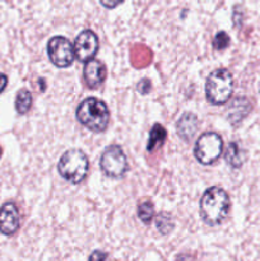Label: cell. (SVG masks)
I'll use <instances>...</instances> for the list:
<instances>
[{
	"mask_svg": "<svg viewBox=\"0 0 260 261\" xmlns=\"http://www.w3.org/2000/svg\"><path fill=\"white\" fill-rule=\"evenodd\" d=\"M88 261H110L109 255L105 251H99V250H96L91 254V256L88 257Z\"/></svg>",
	"mask_w": 260,
	"mask_h": 261,
	"instance_id": "ffe728a7",
	"label": "cell"
},
{
	"mask_svg": "<svg viewBox=\"0 0 260 261\" xmlns=\"http://www.w3.org/2000/svg\"><path fill=\"white\" fill-rule=\"evenodd\" d=\"M74 54L79 61L92 60L96 56L99 47V41L96 33L92 30H84L76 36L74 41Z\"/></svg>",
	"mask_w": 260,
	"mask_h": 261,
	"instance_id": "ba28073f",
	"label": "cell"
},
{
	"mask_svg": "<svg viewBox=\"0 0 260 261\" xmlns=\"http://www.w3.org/2000/svg\"><path fill=\"white\" fill-rule=\"evenodd\" d=\"M107 75V69L105 64L99 60L87 61L83 68V78L87 87L91 89H96L105 82Z\"/></svg>",
	"mask_w": 260,
	"mask_h": 261,
	"instance_id": "30bf717a",
	"label": "cell"
},
{
	"mask_svg": "<svg viewBox=\"0 0 260 261\" xmlns=\"http://www.w3.org/2000/svg\"><path fill=\"white\" fill-rule=\"evenodd\" d=\"M0 157H2V147H0Z\"/></svg>",
	"mask_w": 260,
	"mask_h": 261,
	"instance_id": "603a6c76",
	"label": "cell"
},
{
	"mask_svg": "<svg viewBox=\"0 0 260 261\" xmlns=\"http://www.w3.org/2000/svg\"><path fill=\"white\" fill-rule=\"evenodd\" d=\"M122 2H124V0H99V3H101L105 8H107V9H114V8L119 7Z\"/></svg>",
	"mask_w": 260,
	"mask_h": 261,
	"instance_id": "44dd1931",
	"label": "cell"
},
{
	"mask_svg": "<svg viewBox=\"0 0 260 261\" xmlns=\"http://www.w3.org/2000/svg\"><path fill=\"white\" fill-rule=\"evenodd\" d=\"M198 116H196L195 114H193V112H185L184 115H181L177 124H176L177 135L186 143L190 142V140L195 137L196 132H198Z\"/></svg>",
	"mask_w": 260,
	"mask_h": 261,
	"instance_id": "8fae6325",
	"label": "cell"
},
{
	"mask_svg": "<svg viewBox=\"0 0 260 261\" xmlns=\"http://www.w3.org/2000/svg\"><path fill=\"white\" fill-rule=\"evenodd\" d=\"M88 170V157L81 149L66 150L58 163V171L61 177L74 185H78L87 177Z\"/></svg>",
	"mask_w": 260,
	"mask_h": 261,
	"instance_id": "3957f363",
	"label": "cell"
},
{
	"mask_svg": "<svg viewBox=\"0 0 260 261\" xmlns=\"http://www.w3.org/2000/svg\"><path fill=\"white\" fill-rule=\"evenodd\" d=\"M154 205L152 201H144L138 205V217L144 224H150L153 217H154Z\"/></svg>",
	"mask_w": 260,
	"mask_h": 261,
	"instance_id": "e0dca14e",
	"label": "cell"
},
{
	"mask_svg": "<svg viewBox=\"0 0 260 261\" xmlns=\"http://www.w3.org/2000/svg\"><path fill=\"white\" fill-rule=\"evenodd\" d=\"M233 92V78L227 69L221 68L212 71L205 83L206 99L214 106L223 105L231 98Z\"/></svg>",
	"mask_w": 260,
	"mask_h": 261,
	"instance_id": "277c9868",
	"label": "cell"
},
{
	"mask_svg": "<svg viewBox=\"0 0 260 261\" xmlns=\"http://www.w3.org/2000/svg\"><path fill=\"white\" fill-rule=\"evenodd\" d=\"M229 196L219 186L206 189L199 203L200 217L208 226H218L229 213Z\"/></svg>",
	"mask_w": 260,
	"mask_h": 261,
	"instance_id": "6da1fadb",
	"label": "cell"
},
{
	"mask_svg": "<svg viewBox=\"0 0 260 261\" xmlns=\"http://www.w3.org/2000/svg\"><path fill=\"white\" fill-rule=\"evenodd\" d=\"M99 167L102 172L111 178H120L129 170L126 154L124 153L121 147L114 144L109 145L102 152L99 158Z\"/></svg>",
	"mask_w": 260,
	"mask_h": 261,
	"instance_id": "8992f818",
	"label": "cell"
},
{
	"mask_svg": "<svg viewBox=\"0 0 260 261\" xmlns=\"http://www.w3.org/2000/svg\"><path fill=\"white\" fill-rule=\"evenodd\" d=\"M223 152V140L221 135L214 132H208L198 138L194 147V155L199 163L209 166L216 162Z\"/></svg>",
	"mask_w": 260,
	"mask_h": 261,
	"instance_id": "5b68a950",
	"label": "cell"
},
{
	"mask_svg": "<svg viewBox=\"0 0 260 261\" xmlns=\"http://www.w3.org/2000/svg\"><path fill=\"white\" fill-rule=\"evenodd\" d=\"M224 160L232 168H240L244 165L245 152L237 142H231L224 153Z\"/></svg>",
	"mask_w": 260,
	"mask_h": 261,
	"instance_id": "4fadbf2b",
	"label": "cell"
},
{
	"mask_svg": "<svg viewBox=\"0 0 260 261\" xmlns=\"http://www.w3.org/2000/svg\"><path fill=\"white\" fill-rule=\"evenodd\" d=\"M155 227H157L160 233L168 234L175 228V223H173L172 217L167 212H162V213L155 217Z\"/></svg>",
	"mask_w": 260,
	"mask_h": 261,
	"instance_id": "2e32d148",
	"label": "cell"
},
{
	"mask_svg": "<svg viewBox=\"0 0 260 261\" xmlns=\"http://www.w3.org/2000/svg\"><path fill=\"white\" fill-rule=\"evenodd\" d=\"M32 107V94L27 89H20L15 97V110L18 114L24 115Z\"/></svg>",
	"mask_w": 260,
	"mask_h": 261,
	"instance_id": "9a60e30c",
	"label": "cell"
},
{
	"mask_svg": "<svg viewBox=\"0 0 260 261\" xmlns=\"http://www.w3.org/2000/svg\"><path fill=\"white\" fill-rule=\"evenodd\" d=\"M250 110H251V103L249 99L245 97H237L228 107V114H227L228 121L236 126L249 115Z\"/></svg>",
	"mask_w": 260,
	"mask_h": 261,
	"instance_id": "7c38bea8",
	"label": "cell"
},
{
	"mask_svg": "<svg viewBox=\"0 0 260 261\" xmlns=\"http://www.w3.org/2000/svg\"><path fill=\"white\" fill-rule=\"evenodd\" d=\"M47 55L51 63L58 68H68L73 64L75 58L74 46L64 36H55L48 40Z\"/></svg>",
	"mask_w": 260,
	"mask_h": 261,
	"instance_id": "52a82bcc",
	"label": "cell"
},
{
	"mask_svg": "<svg viewBox=\"0 0 260 261\" xmlns=\"http://www.w3.org/2000/svg\"><path fill=\"white\" fill-rule=\"evenodd\" d=\"M75 116L83 126L94 133L105 132L110 122L109 107L96 97L84 99L76 109Z\"/></svg>",
	"mask_w": 260,
	"mask_h": 261,
	"instance_id": "7a4b0ae2",
	"label": "cell"
},
{
	"mask_svg": "<svg viewBox=\"0 0 260 261\" xmlns=\"http://www.w3.org/2000/svg\"><path fill=\"white\" fill-rule=\"evenodd\" d=\"M166 137H167V132H166L165 127L161 124H154L153 127L149 132V138H148V144H147V150L149 153L154 152L157 148L162 147V144L165 143Z\"/></svg>",
	"mask_w": 260,
	"mask_h": 261,
	"instance_id": "5bb4252c",
	"label": "cell"
},
{
	"mask_svg": "<svg viewBox=\"0 0 260 261\" xmlns=\"http://www.w3.org/2000/svg\"><path fill=\"white\" fill-rule=\"evenodd\" d=\"M229 46V36L226 32L221 31L213 38V47L216 50H224Z\"/></svg>",
	"mask_w": 260,
	"mask_h": 261,
	"instance_id": "ac0fdd59",
	"label": "cell"
},
{
	"mask_svg": "<svg viewBox=\"0 0 260 261\" xmlns=\"http://www.w3.org/2000/svg\"><path fill=\"white\" fill-rule=\"evenodd\" d=\"M20 227V216L17 205L12 201L0 208V233L13 236Z\"/></svg>",
	"mask_w": 260,
	"mask_h": 261,
	"instance_id": "9c48e42d",
	"label": "cell"
},
{
	"mask_svg": "<svg viewBox=\"0 0 260 261\" xmlns=\"http://www.w3.org/2000/svg\"><path fill=\"white\" fill-rule=\"evenodd\" d=\"M7 84H8V76L5 75V74L0 73V93L4 91L5 87H7Z\"/></svg>",
	"mask_w": 260,
	"mask_h": 261,
	"instance_id": "7402d4cb",
	"label": "cell"
},
{
	"mask_svg": "<svg viewBox=\"0 0 260 261\" xmlns=\"http://www.w3.org/2000/svg\"><path fill=\"white\" fill-rule=\"evenodd\" d=\"M150 88H152V83H150L149 79H147V78L142 79V81H140L139 83H138V86H137L138 92H139V93H142V94L149 93Z\"/></svg>",
	"mask_w": 260,
	"mask_h": 261,
	"instance_id": "d6986e66",
	"label": "cell"
}]
</instances>
